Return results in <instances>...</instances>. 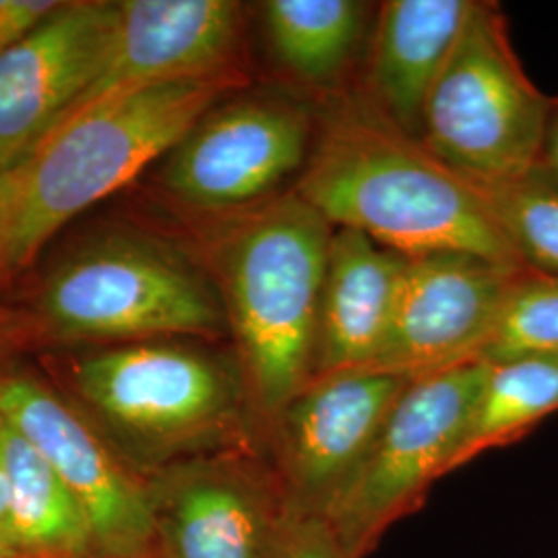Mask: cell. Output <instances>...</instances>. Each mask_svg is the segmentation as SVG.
Listing matches in <instances>:
<instances>
[{"label": "cell", "instance_id": "6da1fadb", "mask_svg": "<svg viewBox=\"0 0 558 558\" xmlns=\"http://www.w3.org/2000/svg\"><path fill=\"white\" fill-rule=\"evenodd\" d=\"M292 191L333 228L405 257L468 253L525 267L478 186L371 110L354 87L317 101L315 140Z\"/></svg>", "mask_w": 558, "mask_h": 558}, {"label": "cell", "instance_id": "7a4b0ae2", "mask_svg": "<svg viewBox=\"0 0 558 558\" xmlns=\"http://www.w3.org/2000/svg\"><path fill=\"white\" fill-rule=\"evenodd\" d=\"M203 220L201 267L220 294L263 449L283 405L315 375L333 226L294 191Z\"/></svg>", "mask_w": 558, "mask_h": 558}, {"label": "cell", "instance_id": "3957f363", "mask_svg": "<svg viewBox=\"0 0 558 558\" xmlns=\"http://www.w3.org/2000/svg\"><path fill=\"white\" fill-rule=\"evenodd\" d=\"M149 339L44 359L48 380L143 476L182 461L260 449L234 352Z\"/></svg>", "mask_w": 558, "mask_h": 558}, {"label": "cell", "instance_id": "277c9868", "mask_svg": "<svg viewBox=\"0 0 558 558\" xmlns=\"http://www.w3.org/2000/svg\"><path fill=\"white\" fill-rule=\"evenodd\" d=\"M246 83L154 85L66 120L27 160L2 172V279L32 265L66 221L166 158L209 108Z\"/></svg>", "mask_w": 558, "mask_h": 558}, {"label": "cell", "instance_id": "5b68a950", "mask_svg": "<svg viewBox=\"0 0 558 558\" xmlns=\"http://www.w3.org/2000/svg\"><path fill=\"white\" fill-rule=\"evenodd\" d=\"M29 313L44 341L228 336L220 294L199 263L141 236L101 239L60 260Z\"/></svg>", "mask_w": 558, "mask_h": 558}, {"label": "cell", "instance_id": "8992f818", "mask_svg": "<svg viewBox=\"0 0 558 558\" xmlns=\"http://www.w3.org/2000/svg\"><path fill=\"white\" fill-rule=\"evenodd\" d=\"M550 106L523 71L499 4L474 0L426 101L420 141L474 184L518 179L539 163Z\"/></svg>", "mask_w": 558, "mask_h": 558}, {"label": "cell", "instance_id": "52a82bcc", "mask_svg": "<svg viewBox=\"0 0 558 558\" xmlns=\"http://www.w3.org/2000/svg\"><path fill=\"white\" fill-rule=\"evenodd\" d=\"M317 129V101L283 85L216 104L161 166V186L201 218L294 189Z\"/></svg>", "mask_w": 558, "mask_h": 558}, {"label": "cell", "instance_id": "ba28073f", "mask_svg": "<svg viewBox=\"0 0 558 558\" xmlns=\"http://www.w3.org/2000/svg\"><path fill=\"white\" fill-rule=\"evenodd\" d=\"M484 371L486 362H470L412 380L401 393L359 472L323 515L348 558L371 557L449 474Z\"/></svg>", "mask_w": 558, "mask_h": 558}, {"label": "cell", "instance_id": "9c48e42d", "mask_svg": "<svg viewBox=\"0 0 558 558\" xmlns=\"http://www.w3.org/2000/svg\"><path fill=\"white\" fill-rule=\"evenodd\" d=\"M0 418L13 426L80 502L98 558H154L147 476L44 377L0 368Z\"/></svg>", "mask_w": 558, "mask_h": 558}, {"label": "cell", "instance_id": "30bf717a", "mask_svg": "<svg viewBox=\"0 0 558 558\" xmlns=\"http://www.w3.org/2000/svg\"><path fill=\"white\" fill-rule=\"evenodd\" d=\"M147 482L154 558H271L288 509L259 449L182 461Z\"/></svg>", "mask_w": 558, "mask_h": 558}, {"label": "cell", "instance_id": "8fae6325", "mask_svg": "<svg viewBox=\"0 0 558 558\" xmlns=\"http://www.w3.org/2000/svg\"><path fill=\"white\" fill-rule=\"evenodd\" d=\"M410 383L379 371H348L311 380L283 405L263 453L288 511L325 515L359 472Z\"/></svg>", "mask_w": 558, "mask_h": 558}, {"label": "cell", "instance_id": "7c38bea8", "mask_svg": "<svg viewBox=\"0 0 558 558\" xmlns=\"http://www.w3.org/2000/svg\"><path fill=\"white\" fill-rule=\"evenodd\" d=\"M521 269L468 253L408 257L387 333L366 371L416 380L480 362Z\"/></svg>", "mask_w": 558, "mask_h": 558}, {"label": "cell", "instance_id": "4fadbf2b", "mask_svg": "<svg viewBox=\"0 0 558 558\" xmlns=\"http://www.w3.org/2000/svg\"><path fill=\"white\" fill-rule=\"evenodd\" d=\"M117 17V2H60L0 52V172L27 160L75 110L100 75Z\"/></svg>", "mask_w": 558, "mask_h": 558}, {"label": "cell", "instance_id": "5bb4252c", "mask_svg": "<svg viewBox=\"0 0 558 558\" xmlns=\"http://www.w3.org/2000/svg\"><path fill=\"white\" fill-rule=\"evenodd\" d=\"M117 4V29L100 75L66 120L104 101L154 85L248 81L242 66L246 32L242 2L122 0Z\"/></svg>", "mask_w": 558, "mask_h": 558}, {"label": "cell", "instance_id": "9a60e30c", "mask_svg": "<svg viewBox=\"0 0 558 558\" xmlns=\"http://www.w3.org/2000/svg\"><path fill=\"white\" fill-rule=\"evenodd\" d=\"M474 0H387L368 34L354 92L401 133L420 140L428 96Z\"/></svg>", "mask_w": 558, "mask_h": 558}, {"label": "cell", "instance_id": "2e32d148", "mask_svg": "<svg viewBox=\"0 0 558 558\" xmlns=\"http://www.w3.org/2000/svg\"><path fill=\"white\" fill-rule=\"evenodd\" d=\"M405 260L359 230L333 228L320 288L313 379L373 366Z\"/></svg>", "mask_w": 558, "mask_h": 558}, {"label": "cell", "instance_id": "e0dca14e", "mask_svg": "<svg viewBox=\"0 0 558 558\" xmlns=\"http://www.w3.org/2000/svg\"><path fill=\"white\" fill-rule=\"evenodd\" d=\"M368 2L267 0L260 25L283 87L315 101L354 85L366 50Z\"/></svg>", "mask_w": 558, "mask_h": 558}, {"label": "cell", "instance_id": "ac0fdd59", "mask_svg": "<svg viewBox=\"0 0 558 558\" xmlns=\"http://www.w3.org/2000/svg\"><path fill=\"white\" fill-rule=\"evenodd\" d=\"M0 459L9 482V519L23 558H98L77 499L46 459L0 418Z\"/></svg>", "mask_w": 558, "mask_h": 558}, {"label": "cell", "instance_id": "d6986e66", "mask_svg": "<svg viewBox=\"0 0 558 558\" xmlns=\"http://www.w3.org/2000/svg\"><path fill=\"white\" fill-rule=\"evenodd\" d=\"M558 412V360L513 359L486 362L449 474L490 449L530 435Z\"/></svg>", "mask_w": 558, "mask_h": 558}, {"label": "cell", "instance_id": "ffe728a7", "mask_svg": "<svg viewBox=\"0 0 558 558\" xmlns=\"http://www.w3.org/2000/svg\"><path fill=\"white\" fill-rule=\"evenodd\" d=\"M519 259L558 278V182L542 166L518 179L476 184Z\"/></svg>", "mask_w": 558, "mask_h": 558}, {"label": "cell", "instance_id": "44dd1931", "mask_svg": "<svg viewBox=\"0 0 558 558\" xmlns=\"http://www.w3.org/2000/svg\"><path fill=\"white\" fill-rule=\"evenodd\" d=\"M558 360V278L523 267L511 281L480 362Z\"/></svg>", "mask_w": 558, "mask_h": 558}, {"label": "cell", "instance_id": "7402d4cb", "mask_svg": "<svg viewBox=\"0 0 558 558\" xmlns=\"http://www.w3.org/2000/svg\"><path fill=\"white\" fill-rule=\"evenodd\" d=\"M271 558H348L323 515L288 511Z\"/></svg>", "mask_w": 558, "mask_h": 558}, {"label": "cell", "instance_id": "603a6c76", "mask_svg": "<svg viewBox=\"0 0 558 558\" xmlns=\"http://www.w3.org/2000/svg\"><path fill=\"white\" fill-rule=\"evenodd\" d=\"M54 0H0V52L59 9Z\"/></svg>", "mask_w": 558, "mask_h": 558}, {"label": "cell", "instance_id": "cb8c5ba5", "mask_svg": "<svg viewBox=\"0 0 558 558\" xmlns=\"http://www.w3.org/2000/svg\"><path fill=\"white\" fill-rule=\"evenodd\" d=\"M38 341L44 339L29 311L0 306V368L9 366L11 360Z\"/></svg>", "mask_w": 558, "mask_h": 558}, {"label": "cell", "instance_id": "d4e9b609", "mask_svg": "<svg viewBox=\"0 0 558 558\" xmlns=\"http://www.w3.org/2000/svg\"><path fill=\"white\" fill-rule=\"evenodd\" d=\"M539 166L558 182V100H553L539 154Z\"/></svg>", "mask_w": 558, "mask_h": 558}, {"label": "cell", "instance_id": "484cf974", "mask_svg": "<svg viewBox=\"0 0 558 558\" xmlns=\"http://www.w3.org/2000/svg\"><path fill=\"white\" fill-rule=\"evenodd\" d=\"M0 555L21 557L20 553H17V548H15V542H13V532H11V519H9V482H7L2 459H0Z\"/></svg>", "mask_w": 558, "mask_h": 558}, {"label": "cell", "instance_id": "4316f807", "mask_svg": "<svg viewBox=\"0 0 558 558\" xmlns=\"http://www.w3.org/2000/svg\"><path fill=\"white\" fill-rule=\"evenodd\" d=\"M2 221H4V182L0 172V251H2ZM0 281H2V267H0Z\"/></svg>", "mask_w": 558, "mask_h": 558}, {"label": "cell", "instance_id": "83f0119b", "mask_svg": "<svg viewBox=\"0 0 558 558\" xmlns=\"http://www.w3.org/2000/svg\"><path fill=\"white\" fill-rule=\"evenodd\" d=\"M0 558H21V557H13V555H0Z\"/></svg>", "mask_w": 558, "mask_h": 558}]
</instances>
